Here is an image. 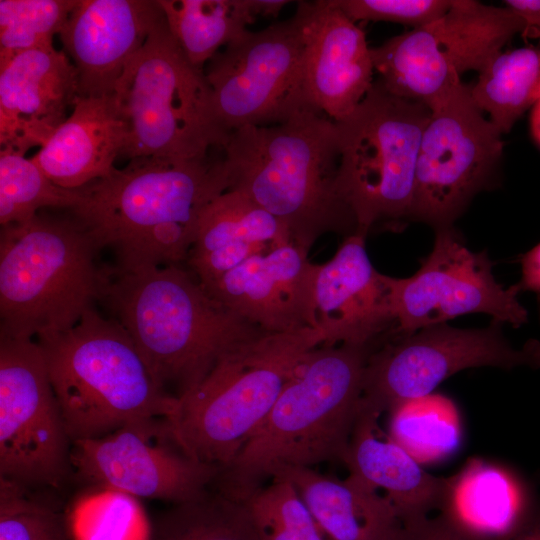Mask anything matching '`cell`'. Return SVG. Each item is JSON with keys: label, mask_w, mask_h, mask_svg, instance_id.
<instances>
[{"label": "cell", "mask_w": 540, "mask_h": 540, "mask_svg": "<svg viewBox=\"0 0 540 540\" xmlns=\"http://www.w3.org/2000/svg\"><path fill=\"white\" fill-rule=\"evenodd\" d=\"M389 414L388 434L421 465L442 461L459 447V414L446 396L431 393L409 399Z\"/></svg>", "instance_id": "obj_29"}, {"label": "cell", "mask_w": 540, "mask_h": 540, "mask_svg": "<svg viewBox=\"0 0 540 540\" xmlns=\"http://www.w3.org/2000/svg\"><path fill=\"white\" fill-rule=\"evenodd\" d=\"M167 26L190 63L204 65L257 18L252 0H157Z\"/></svg>", "instance_id": "obj_27"}, {"label": "cell", "mask_w": 540, "mask_h": 540, "mask_svg": "<svg viewBox=\"0 0 540 540\" xmlns=\"http://www.w3.org/2000/svg\"><path fill=\"white\" fill-rule=\"evenodd\" d=\"M292 242L286 226L238 190H227L202 213L187 262L202 286L254 255Z\"/></svg>", "instance_id": "obj_25"}, {"label": "cell", "mask_w": 540, "mask_h": 540, "mask_svg": "<svg viewBox=\"0 0 540 540\" xmlns=\"http://www.w3.org/2000/svg\"><path fill=\"white\" fill-rule=\"evenodd\" d=\"M49 491L0 479V540H70L68 517Z\"/></svg>", "instance_id": "obj_32"}, {"label": "cell", "mask_w": 540, "mask_h": 540, "mask_svg": "<svg viewBox=\"0 0 540 540\" xmlns=\"http://www.w3.org/2000/svg\"><path fill=\"white\" fill-rule=\"evenodd\" d=\"M71 462L73 479L90 486L174 504L202 495L218 471L188 456L171 437L164 418L75 441Z\"/></svg>", "instance_id": "obj_15"}, {"label": "cell", "mask_w": 540, "mask_h": 540, "mask_svg": "<svg viewBox=\"0 0 540 540\" xmlns=\"http://www.w3.org/2000/svg\"><path fill=\"white\" fill-rule=\"evenodd\" d=\"M150 540H259L244 502L212 488L174 504L157 521Z\"/></svg>", "instance_id": "obj_30"}, {"label": "cell", "mask_w": 540, "mask_h": 540, "mask_svg": "<svg viewBox=\"0 0 540 540\" xmlns=\"http://www.w3.org/2000/svg\"><path fill=\"white\" fill-rule=\"evenodd\" d=\"M380 415L361 400L344 464L349 474L383 490L402 522L428 517L431 510L441 507L447 477L425 471L388 433L382 432Z\"/></svg>", "instance_id": "obj_24"}, {"label": "cell", "mask_w": 540, "mask_h": 540, "mask_svg": "<svg viewBox=\"0 0 540 540\" xmlns=\"http://www.w3.org/2000/svg\"><path fill=\"white\" fill-rule=\"evenodd\" d=\"M76 220L40 215L1 227L0 336L32 339L75 326L102 300L109 268Z\"/></svg>", "instance_id": "obj_7"}, {"label": "cell", "mask_w": 540, "mask_h": 540, "mask_svg": "<svg viewBox=\"0 0 540 540\" xmlns=\"http://www.w3.org/2000/svg\"><path fill=\"white\" fill-rule=\"evenodd\" d=\"M536 498L511 468L470 458L447 477L440 515L466 540H504L530 512Z\"/></svg>", "instance_id": "obj_23"}, {"label": "cell", "mask_w": 540, "mask_h": 540, "mask_svg": "<svg viewBox=\"0 0 540 540\" xmlns=\"http://www.w3.org/2000/svg\"><path fill=\"white\" fill-rule=\"evenodd\" d=\"M79 97L76 69L53 45L24 51L0 65V146L26 154L42 146Z\"/></svg>", "instance_id": "obj_21"}, {"label": "cell", "mask_w": 540, "mask_h": 540, "mask_svg": "<svg viewBox=\"0 0 540 540\" xmlns=\"http://www.w3.org/2000/svg\"><path fill=\"white\" fill-rule=\"evenodd\" d=\"M457 85L434 109L420 142L410 220L451 227L499 167L502 134Z\"/></svg>", "instance_id": "obj_14"}, {"label": "cell", "mask_w": 540, "mask_h": 540, "mask_svg": "<svg viewBox=\"0 0 540 540\" xmlns=\"http://www.w3.org/2000/svg\"><path fill=\"white\" fill-rule=\"evenodd\" d=\"M532 135L540 144V100L533 106L530 118Z\"/></svg>", "instance_id": "obj_41"}, {"label": "cell", "mask_w": 540, "mask_h": 540, "mask_svg": "<svg viewBox=\"0 0 540 540\" xmlns=\"http://www.w3.org/2000/svg\"><path fill=\"white\" fill-rule=\"evenodd\" d=\"M78 0H0V65L53 45Z\"/></svg>", "instance_id": "obj_34"}, {"label": "cell", "mask_w": 540, "mask_h": 540, "mask_svg": "<svg viewBox=\"0 0 540 540\" xmlns=\"http://www.w3.org/2000/svg\"><path fill=\"white\" fill-rule=\"evenodd\" d=\"M353 22L384 21L418 28L446 14L453 0H335Z\"/></svg>", "instance_id": "obj_35"}, {"label": "cell", "mask_w": 540, "mask_h": 540, "mask_svg": "<svg viewBox=\"0 0 540 540\" xmlns=\"http://www.w3.org/2000/svg\"><path fill=\"white\" fill-rule=\"evenodd\" d=\"M365 239L360 233L345 237L335 255L319 264L315 314L323 345H370L396 330L395 278L374 268Z\"/></svg>", "instance_id": "obj_18"}, {"label": "cell", "mask_w": 540, "mask_h": 540, "mask_svg": "<svg viewBox=\"0 0 540 540\" xmlns=\"http://www.w3.org/2000/svg\"><path fill=\"white\" fill-rule=\"evenodd\" d=\"M290 3L286 0H252L253 9L256 18L258 17H276L282 8Z\"/></svg>", "instance_id": "obj_40"}, {"label": "cell", "mask_w": 540, "mask_h": 540, "mask_svg": "<svg viewBox=\"0 0 540 540\" xmlns=\"http://www.w3.org/2000/svg\"><path fill=\"white\" fill-rule=\"evenodd\" d=\"M80 200L78 189L54 184L25 154L0 149V224L24 223L44 207L73 209Z\"/></svg>", "instance_id": "obj_31"}, {"label": "cell", "mask_w": 540, "mask_h": 540, "mask_svg": "<svg viewBox=\"0 0 540 540\" xmlns=\"http://www.w3.org/2000/svg\"><path fill=\"white\" fill-rule=\"evenodd\" d=\"M275 477L294 485L328 540H391L403 524L391 501L353 474L338 480L295 467Z\"/></svg>", "instance_id": "obj_26"}, {"label": "cell", "mask_w": 540, "mask_h": 540, "mask_svg": "<svg viewBox=\"0 0 540 540\" xmlns=\"http://www.w3.org/2000/svg\"><path fill=\"white\" fill-rule=\"evenodd\" d=\"M304 38V83L311 104L334 122L350 115L373 85L364 32L335 0L298 1Z\"/></svg>", "instance_id": "obj_20"}, {"label": "cell", "mask_w": 540, "mask_h": 540, "mask_svg": "<svg viewBox=\"0 0 540 540\" xmlns=\"http://www.w3.org/2000/svg\"><path fill=\"white\" fill-rule=\"evenodd\" d=\"M72 441L38 342L0 336V479L60 491Z\"/></svg>", "instance_id": "obj_11"}, {"label": "cell", "mask_w": 540, "mask_h": 540, "mask_svg": "<svg viewBox=\"0 0 540 540\" xmlns=\"http://www.w3.org/2000/svg\"><path fill=\"white\" fill-rule=\"evenodd\" d=\"M370 345H321L297 365L266 418L211 488L244 501L266 478L295 467L345 463Z\"/></svg>", "instance_id": "obj_2"}, {"label": "cell", "mask_w": 540, "mask_h": 540, "mask_svg": "<svg viewBox=\"0 0 540 540\" xmlns=\"http://www.w3.org/2000/svg\"><path fill=\"white\" fill-rule=\"evenodd\" d=\"M431 110L388 92L379 80L355 108L335 122L338 189L354 213L357 232L410 220L417 157Z\"/></svg>", "instance_id": "obj_9"}, {"label": "cell", "mask_w": 540, "mask_h": 540, "mask_svg": "<svg viewBox=\"0 0 540 540\" xmlns=\"http://www.w3.org/2000/svg\"><path fill=\"white\" fill-rule=\"evenodd\" d=\"M504 540H540V499H536L520 526Z\"/></svg>", "instance_id": "obj_39"}, {"label": "cell", "mask_w": 540, "mask_h": 540, "mask_svg": "<svg viewBox=\"0 0 540 540\" xmlns=\"http://www.w3.org/2000/svg\"><path fill=\"white\" fill-rule=\"evenodd\" d=\"M259 540H328L297 489L275 477L245 499Z\"/></svg>", "instance_id": "obj_33"}, {"label": "cell", "mask_w": 540, "mask_h": 540, "mask_svg": "<svg viewBox=\"0 0 540 540\" xmlns=\"http://www.w3.org/2000/svg\"><path fill=\"white\" fill-rule=\"evenodd\" d=\"M322 333L305 328L266 332L224 355L165 419L176 444L190 457L228 465L270 412L297 365L323 345Z\"/></svg>", "instance_id": "obj_6"}, {"label": "cell", "mask_w": 540, "mask_h": 540, "mask_svg": "<svg viewBox=\"0 0 540 540\" xmlns=\"http://www.w3.org/2000/svg\"><path fill=\"white\" fill-rule=\"evenodd\" d=\"M114 95L127 123L122 157L173 161L224 149L229 134L216 117L203 70L193 66L164 18L128 64Z\"/></svg>", "instance_id": "obj_8"}, {"label": "cell", "mask_w": 540, "mask_h": 540, "mask_svg": "<svg viewBox=\"0 0 540 540\" xmlns=\"http://www.w3.org/2000/svg\"><path fill=\"white\" fill-rule=\"evenodd\" d=\"M520 290L519 284L505 288L496 281L485 251H470L452 227L437 229L418 271L395 278L396 332L412 333L467 313H485L519 327L528 316L518 300Z\"/></svg>", "instance_id": "obj_16"}, {"label": "cell", "mask_w": 540, "mask_h": 540, "mask_svg": "<svg viewBox=\"0 0 540 540\" xmlns=\"http://www.w3.org/2000/svg\"><path fill=\"white\" fill-rule=\"evenodd\" d=\"M224 149L198 159L134 158L79 188L74 220L98 250L112 249L118 269L187 261L207 205L229 190Z\"/></svg>", "instance_id": "obj_1"}, {"label": "cell", "mask_w": 540, "mask_h": 540, "mask_svg": "<svg viewBox=\"0 0 540 540\" xmlns=\"http://www.w3.org/2000/svg\"><path fill=\"white\" fill-rule=\"evenodd\" d=\"M521 265L522 279L519 283L521 290L540 293V243L522 257Z\"/></svg>", "instance_id": "obj_38"}, {"label": "cell", "mask_w": 540, "mask_h": 540, "mask_svg": "<svg viewBox=\"0 0 540 540\" xmlns=\"http://www.w3.org/2000/svg\"><path fill=\"white\" fill-rule=\"evenodd\" d=\"M499 322L461 329L436 324L408 334L391 332L369 355L362 403L383 413L397 404L431 394L445 379L474 367H540V342L515 348Z\"/></svg>", "instance_id": "obj_13"}, {"label": "cell", "mask_w": 540, "mask_h": 540, "mask_svg": "<svg viewBox=\"0 0 540 540\" xmlns=\"http://www.w3.org/2000/svg\"><path fill=\"white\" fill-rule=\"evenodd\" d=\"M101 301L124 327L154 381L179 398L227 353L264 333L178 265L110 269ZM172 396V395H171Z\"/></svg>", "instance_id": "obj_3"}, {"label": "cell", "mask_w": 540, "mask_h": 540, "mask_svg": "<svg viewBox=\"0 0 540 540\" xmlns=\"http://www.w3.org/2000/svg\"><path fill=\"white\" fill-rule=\"evenodd\" d=\"M504 4L523 20V37L540 38V0H506Z\"/></svg>", "instance_id": "obj_37"}, {"label": "cell", "mask_w": 540, "mask_h": 540, "mask_svg": "<svg viewBox=\"0 0 540 540\" xmlns=\"http://www.w3.org/2000/svg\"><path fill=\"white\" fill-rule=\"evenodd\" d=\"M524 27L507 7L453 0L438 20L371 48L373 66L388 92L432 110L461 83L463 72H480Z\"/></svg>", "instance_id": "obj_10"}, {"label": "cell", "mask_w": 540, "mask_h": 540, "mask_svg": "<svg viewBox=\"0 0 540 540\" xmlns=\"http://www.w3.org/2000/svg\"><path fill=\"white\" fill-rule=\"evenodd\" d=\"M128 128L114 94L79 96L70 115L31 158L57 186L75 190L115 168Z\"/></svg>", "instance_id": "obj_22"}, {"label": "cell", "mask_w": 540, "mask_h": 540, "mask_svg": "<svg viewBox=\"0 0 540 540\" xmlns=\"http://www.w3.org/2000/svg\"><path fill=\"white\" fill-rule=\"evenodd\" d=\"M470 92L501 134L508 133L540 100V47L499 52L479 72Z\"/></svg>", "instance_id": "obj_28"}, {"label": "cell", "mask_w": 540, "mask_h": 540, "mask_svg": "<svg viewBox=\"0 0 540 540\" xmlns=\"http://www.w3.org/2000/svg\"><path fill=\"white\" fill-rule=\"evenodd\" d=\"M230 189L241 191L280 220L292 242L309 251L326 233L357 232L337 184L336 124L316 108L284 123L233 131L224 147Z\"/></svg>", "instance_id": "obj_4"}, {"label": "cell", "mask_w": 540, "mask_h": 540, "mask_svg": "<svg viewBox=\"0 0 540 540\" xmlns=\"http://www.w3.org/2000/svg\"><path fill=\"white\" fill-rule=\"evenodd\" d=\"M409 540H466L441 515L405 522Z\"/></svg>", "instance_id": "obj_36"}, {"label": "cell", "mask_w": 540, "mask_h": 540, "mask_svg": "<svg viewBox=\"0 0 540 540\" xmlns=\"http://www.w3.org/2000/svg\"><path fill=\"white\" fill-rule=\"evenodd\" d=\"M204 74L218 122L229 135L281 124L315 108L305 89L304 38L296 13L263 30L245 31L210 59Z\"/></svg>", "instance_id": "obj_12"}, {"label": "cell", "mask_w": 540, "mask_h": 540, "mask_svg": "<svg viewBox=\"0 0 540 540\" xmlns=\"http://www.w3.org/2000/svg\"><path fill=\"white\" fill-rule=\"evenodd\" d=\"M289 242L252 256L215 281L208 294L269 333L317 329L315 282L319 264Z\"/></svg>", "instance_id": "obj_17"}, {"label": "cell", "mask_w": 540, "mask_h": 540, "mask_svg": "<svg viewBox=\"0 0 540 540\" xmlns=\"http://www.w3.org/2000/svg\"><path fill=\"white\" fill-rule=\"evenodd\" d=\"M164 18L157 0H78L58 35L76 69L79 96L114 94Z\"/></svg>", "instance_id": "obj_19"}, {"label": "cell", "mask_w": 540, "mask_h": 540, "mask_svg": "<svg viewBox=\"0 0 540 540\" xmlns=\"http://www.w3.org/2000/svg\"><path fill=\"white\" fill-rule=\"evenodd\" d=\"M37 338L72 443L173 413L178 399L157 385L115 318L91 307L72 328Z\"/></svg>", "instance_id": "obj_5"}]
</instances>
